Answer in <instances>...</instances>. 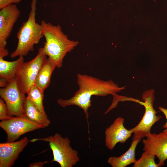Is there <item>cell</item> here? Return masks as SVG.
<instances>
[{
    "mask_svg": "<svg viewBox=\"0 0 167 167\" xmlns=\"http://www.w3.org/2000/svg\"><path fill=\"white\" fill-rule=\"evenodd\" d=\"M77 81L78 90L71 98L67 99L59 98L58 103L61 107L74 105L84 111L86 119L89 118L88 109L92 105L91 98L93 96H106L112 95L118 97L116 93L124 90L126 87H119L112 80H104L91 76L78 74Z\"/></svg>",
    "mask_w": 167,
    "mask_h": 167,
    "instance_id": "1",
    "label": "cell"
},
{
    "mask_svg": "<svg viewBox=\"0 0 167 167\" xmlns=\"http://www.w3.org/2000/svg\"><path fill=\"white\" fill-rule=\"evenodd\" d=\"M45 41L43 47L46 55L61 68L64 57L79 44L77 41L69 39L59 25H54L44 20L40 24Z\"/></svg>",
    "mask_w": 167,
    "mask_h": 167,
    "instance_id": "2",
    "label": "cell"
},
{
    "mask_svg": "<svg viewBox=\"0 0 167 167\" xmlns=\"http://www.w3.org/2000/svg\"><path fill=\"white\" fill-rule=\"evenodd\" d=\"M37 0H32L28 19L23 22L17 33L18 43L15 49L10 55L11 58L26 56L34 50L43 36L41 24L36 22Z\"/></svg>",
    "mask_w": 167,
    "mask_h": 167,
    "instance_id": "3",
    "label": "cell"
},
{
    "mask_svg": "<svg viewBox=\"0 0 167 167\" xmlns=\"http://www.w3.org/2000/svg\"><path fill=\"white\" fill-rule=\"evenodd\" d=\"M42 141L48 143L53 155L51 162L58 163L61 167H72L80 161L78 152L73 148L68 137H64L56 133L43 138H35L29 141L34 142Z\"/></svg>",
    "mask_w": 167,
    "mask_h": 167,
    "instance_id": "4",
    "label": "cell"
},
{
    "mask_svg": "<svg viewBox=\"0 0 167 167\" xmlns=\"http://www.w3.org/2000/svg\"><path fill=\"white\" fill-rule=\"evenodd\" d=\"M154 90L152 89L145 91L143 93L142 99V105L145 108L144 114L140 122L134 128L129 130L134 133L132 138L133 139H139L145 137L151 133V128L154 124L158 121L161 116L157 115V111L153 107L155 99Z\"/></svg>",
    "mask_w": 167,
    "mask_h": 167,
    "instance_id": "5",
    "label": "cell"
},
{
    "mask_svg": "<svg viewBox=\"0 0 167 167\" xmlns=\"http://www.w3.org/2000/svg\"><path fill=\"white\" fill-rule=\"evenodd\" d=\"M47 56L43 48H40L36 57L29 61L24 62L16 73L15 79L25 93L34 85L37 74L46 61Z\"/></svg>",
    "mask_w": 167,
    "mask_h": 167,
    "instance_id": "6",
    "label": "cell"
},
{
    "mask_svg": "<svg viewBox=\"0 0 167 167\" xmlns=\"http://www.w3.org/2000/svg\"><path fill=\"white\" fill-rule=\"evenodd\" d=\"M25 93L20 88L15 78L5 88L0 89V96L5 102L11 116H24V105Z\"/></svg>",
    "mask_w": 167,
    "mask_h": 167,
    "instance_id": "7",
    "label": "cell"
},
{
    "mask_svg": "<svg viewBox=\"0 0 167 167\" xmlns=\"http://www.w3.org/2000/svg\"><path fill=\"white\" fill-rule=\"evenodd\" d=\"M0 127L6 133V142H8L15 141L20 136L28 132L45 128L25 116H13L8 119L1 121Z\"/></svg>",
    "mask_w": 167,
    "mask_h": 167,
    "instance_id": "8",
    "label": "cell"
},
{
    "mask_svg": "<svg viewBox=\"0 0 167 167\" xmlns=\"http://www.w3.org/2000/svg\"><path fill=\"white\" fill-rule=\"evenodd\" d=\"M20 14L15 4L9 5L0 11V58L7 56L9 54L6 48L7 40Z\"/></svg>",
    "mask_w": 167,
    "mask_h": 167,
    "instance_id": "9",
    "label": "cell"
},
{
    "mask_svg": "<svg viewBox=\"0 0 167 167\" xmlns=\"http://www.w3.org/2000/svg\"><path fill=\"white\" fill-rule=\"evenodd\" d=\"M146 139H143V150L154 155L158 158L159 167L164 165L167 159V136L163 131L157 134L147 135Z\"/></svg>",
    "mask_w": 167,
    "mask_h": 167,
    "instance_id": "10",
    "label": "cell"
},
{
    "mask_svg": "<svg viewBox=\"0 0 167 167\" xmlns=\"http://www.w3.org/2000/svg\"><path fill=\"white\" fill-rule=\"evenodd\" d=\"M124 118L118 117L106 129L105 133V144L109 150L113 149L118 143H125L133 133L124 127Z\"/></svg>",
    "mask_w": 167,
    "mask_h": 167,
    "instance_id": "11",
    "label": "cell"
},
{
    "mask_svg": "<svg viewBox=\"0 0 167 167\" xmlns=\"http://www.w3.org/2000/svg\"><path fill=\"white\" fill-rule=\"evenodd\" d=\"M27 136L17 141L0 143V167H11L29 142Z\"/></svg>",
    "mask_w": 167,
    "mask_h": 167,
    "instance_id": "12",
    "label": "cell"
},
{
    "mask_svg": "<svg viewBox=\"0 0 167 167\" xmlns=\"http://www.w3.org/2000/svg\"><path fill=\"white\" fill-rule=\"evenodd\" d=\"M139 139H133L129 149L118 157L110 156L108 163L112 167H125L136 161L135 151L136 147L140 141Z\"/></svg>",
    "mask_w": 167,
    "mask_h": 167,
    "instance_id": "13",
    "label": "cell"
},
{
    "mask_svg": "<svg viewBox=\"0 0 167 167\" xmlns=\"http://www.w3.org/2000/svg\"><path fill=\"white\" fill-rule=\"evenodd\" d=\"M56 67L55 64L48 58L39 71L34 85L44 92L50 84L51 75Z\"/></svg>",
    "mask_w": 167,
    "mask_h": 167,
    "instance_id": "14",
    "label": "cell"
},
{
    "mask_svg": "<svg viewBox=\"0 0 167 167\" xmlns=\"http://www.w3.org/2000/svg\"><path fill=\"white\" fill-rule=\"evenodd\" d=\"M24 62V57H19L13 61L0 58V76L6 79L9 83L15 77L17 71Z\"/></svg>",
    "mask_w": 167,
    "mask_h": 167,
    "instance_id": "15",
    "label": "cell"
},
{
    "mask_svg": "<svg viewBox=\"0 0 167 167\" xmlns=\"http://www.w3.org/2000/svg\"><path fill=\"white\" fill-rule=\"evenodd\" d=\"M24 116L30 120L48 127L50 121L47 114L41 113L29 100L26 98L24 105Z\"/></svg>",
    "mask_w": 167,
    "mask_h": 167,
    "instance_id": "16",
    "label": "cell"
},
{
    "mask_svg": "<svg viewBox=\"0 0 167 167\" xmlns=\"http://www.w3.org/2000/svg\"><path fill=\"white\" fill-rule=\"evenodd\" d=\"M26 98L42 113L46 114L43 105L44 92L35 85L32 86L26 93Z\"/></svg>",
    "mask_w": 167,
    "mask_h": 167,
    "instance_id": "17",
    "label": "cell"
},
{
    "mask_svg": "<svg viewBox=\"0 0 167 167\" xmlns=\"http://www.w3.org/2000/svg\"><path fill=\"white\" fill-rule=\"evenodd\" d=\"M155 156L147 152L144 151L140 158L136 160L133 167H159L155 161Z\"/></svg>",
    "mask_w": 167,
    "mask_h": 167,
    "instance_id": "18",
    "label": "cell"
},
{
    "mask_svg": "<svg viewBox=\"0 0 167 167\" xmlns=\"http://www.w3.org/2000/svg\"><path fill=\"white\" fill-rule=\"evenodd\" d=\"M11 116L9 115L7 105L5 101L0 99V120L1 121L8 119Z\"/></svg>",
    "mask_w": 167,
    "mask_h": 167,
    "instance_id": "19",
    "label": "cell"
},
{
    "mask_svg": "<svg viewBox=\"0 0 167 167\" xmlns=\"http://www.w3.org/2000/svg\"><path fill=\"white\" fill-rule=\"evenodd\" d=\"M21 0H0V9L11 4L20 2Z\"/></svg>",
    "mask_w": 167,
    "mask_h": 167,
    "instance_id": "20",
    "label": "cell"
},
{
    "mask_svg": "<svg viewBox=\"0 0 167 167\" xmlns=\"http://www.w3.org/2000/svg\"><path fill=\"white\" fill-rule=\"evenodd\" d=\"M48 162V161L45 162L39 161L31 163L29 166L30 167H43L45 164Z\"/></svg>",
    "mask_w": 167,
    "mask_h": 167,
    "instance_id": "21",
    "label": "cell"
},
{
    "mask_svg": "<svg viewBox=\"0 0 167 167\" xmlns=\"http://www.w3.org/2000/svg\"><path fill=\"white\" fill-rule=\"evenodd\" d=\"M159 109L165 115L166 119V122L163 125V127L166 128H167V109L161 106L158 107Z\"/></svg>",
    "mask_w": 167,
    "mask_h": 167,
    "instance_id": "22",
    "label": "cell"
},
{
    "mask_svg": "<svg viewBox=\"0 0 167 167\" xmlns=\"http://www.w3.org/2000/svg\"><path fill=\"white\" fill-rule=\"evenodd\" d=\"M9 82L5 78L0 77V86L2 88H5L8 85Z\"/></svg>",
    "mask_w": 167,
    "mask_h": 167,
    "instance_id": "23",
    "label": "cell"
},
{
    "mask_svg": "<svg viewBox=\"0 0 167 167\" xmlns=\"http://www.w3.org/2000/svg\"><path fill=\"white\" fill-rule=\"evenodd\" d=\"M163 131L165 134L167 136V128H166Z\"/></svg>",
    "mask_w": 167,
    "mask_h": 167,
    "instance_id": "24",
    "label": "cell"
}]
</instances>
